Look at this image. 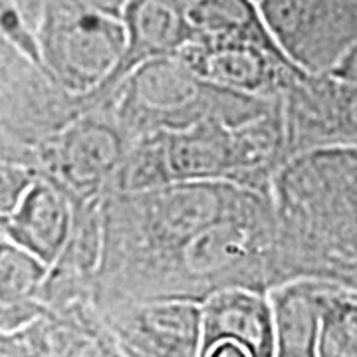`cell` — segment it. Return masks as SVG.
<instances>
[{
	"instance_id": "cell-6",
	"label": "cell",
	"mask_w": 357,
	"mask_h": 357,
	"mask_svg": "<svg viewBox=\"0 0 357 357\" xmlns=\"http://www.w3.org/2000/svg\"><path fill=\"white\" fill-rule=\"evenodd\" d=\"M96 306L126 357H199L203 310L189 300L96 296Z\"/></svg>"
},
{
	"instance_id": "cell-17",
	"label": "cell",
	"mask_w": 357,
	"mask_h": 357,
	"mask_svg": "<svg viewBox=\"0 0 357 357\" xmlns=\"http://www.w3.org/2000/svg\"><path fill=\"white\" fill-rule=\"evenodd\" d=\"M321 357H357V292L330 284L321 314Z\"/></svg>"
},
{
	"instance_id": "cell-14",
	"label": "cell",
	"mask_w": 357,
	"mask_h": 357,
	"mask_svg": "<svg viewBox=\"0 0 357 357\" xmlns=\"http://www.w3.org/2000/svg\"><path fill=\"white\" fill-rule=\"evenodd\" d=\"M48 274L40 258L0 236V316L24 324L46 314L40 294Z\"/></svg>"
},
{
	"instance_id": "cell-16",
	"label": "cell",
	"mask_w": 357,
	"mask_h": 357,
	"mask_svg": "<svg viewBox=\"0 0 357 357\" xmlns=\"http://www.w3.org/2000/svg\"><path fill=\"white\" fill-rule=\"evenodd\" d=\"M165 133H149L133 139L119 165L107 195H133L171 185ZM105 195V197H107Z\"/></svg>"
},
{
	"instance_id": "cell-3",
	"label": "cell",
	"mask_w": 357,
	"mask_h": 357,
	"mask_svg": "<svg viewBox=\"0 0 357 357\" xmlns=\"http://www.w3.org/2000/svg\"><path fill=\"white\" fill-rule=\"evenodd\" d=\"M36 34L48 74L77 98L102 88L126 50L123 20L56 2L44 8Z\"/></svg>"
},
{
	"instance_id": "cell-7",
	"label": "cell",
	"mask_w": 357,
	"mask_h": 357,
	"mask_svg": "<svg viewBox=\"0 0 357 357\" xmlns=\"http://www.w3.org/2000/svg\"><path fill=\"white\" fill-rule=\"evenodd\" d=\"M204 82L217 88L280 102L307 77L282 54L238 40L211 38L197 34L178 54Z\"/></svg>"
},
{
	"instance_id": "cell-22",
	"label": "cell",
	"mask_w": 357,
	"mask_h": 357,
	"mask_svg": "<svg viewBox=\"0 0 357 357\" xmlns=\"http://www.w3.org/2000/svg\"><path fill=\"white\" fill-rule=\"evenodd\" d=\"M199 357H255V354L236 340L220 337L213 344L203 345L199 351Z\"/></svg>"
},
{
	"instance_id": "cell-12",
	"label": "cell",
	"mask_w": 357,
	"mask_h": 357,
	"mask_svg": "<svg viewBox=\"0 0 357 357\" xmlns=\"http://www.w3.org/2000/svg\"><path fill=\"white\" fill-rule=\"evenodd\" d=\"M330 282L292 280L270 292L276 321L274 357H321V314Z\"/></svg>"
},
{
	"instance_id": "cell-15",
	"label": "cell",
	"mask_w": 357,
	"mask_h": 357,
	"mask_svg": "<svg viewBox=\"0 0 357 357\" xmlns=\"http://www.w3.org/2000/svg\"><path fill=\"white\" fill-rule=\"evenodd\" d=\"M189 13L197 34L238 40L266 50L282 52L256 0H199L189 4Z\"/></svg>"
},
{
	"instance_id": "cell-8",
	"label": "cell",
	"mask_w": 357,
	"mask_h": 357,
	"mask_svg": "<svg viewBox=\"0 0 357 357\" xmlns=\"http://www.w3.org/2000/svg\"><path fill=\"white\" fill-rule=\"evenodd\" d=\"M0 357H126L93 300L52 310L32 326L0 333Z\"/></svg>"
},
{
	"instance_id": "cell-23",
	"label": "cell",
	"mask_w": 357,
	"mask_h": 357,
	"mask_svg": "<svg viewBox=\"0 0 357 357\" xmlns=\"http://www.w3.org/2000/svg\"><path fill=\"white\" fill-rule=\"evenodd\" d=\"M332 77H335L342 84H347V86H357V46L349 52V56L333 72Z\"/></svg>"
},
{
	"instance_id": "cell-9",
	"label": "cell",
	"mask_w": 357,
	"mask_h": 357,
	"mask_svg": "<svg viewBox=\"0 0 357 357\" xmlns=\"http://www.w3.org/2000/svg\"><path fill=\"white\" fill-rule=\"evenodd\" d=\"M126 50L102 88L82 98L84 109L109 96L139 66L157 58L178 56L197 36L185 0H131L123 14Z\"/></svg>"
},
{
	"instance_id": "cell-11",
	"label": "cell",
	"mask_w": 357,
	"mask_h": 357,
	"mask_svg": "<svg viewBox=\"0 0 357 357\" xmlns=\"http://www.w3.org/2000/svg\"><path fill=\"white\" fill-rule=\"evenodd\" d=\"M203 340L201 347L220 337L244 344L255 357H274L276 321L268 292L230 288L213 294L201 304Z\"/></svg>"
},
{
	"instance_id": "cell-20",
	"label": "cell",
	"mask_w": 357,
	"mask_h": 357,
	"mask_svg": "<svg viewBox=\"0 0 357 357\" xmlns=\"http://www.w3.org/2000/svg\"><path fill=\"white\" fill-rule=\"evenodd\" d=\"M52 2L74 6V8H82V10L105 14V16H114V18L121 20L131 0H46V6L52 4Z\"/></svg>"
},
{
	"instance_id": "cell-13",
	"label": "cell",
	"mask_w": 357,
	"mask_h": 357,
	"mask_svg": "<svg viewBox=\"0 0 357 357\" xmlns=\"http://www.w3.org/2000/svg\"><path fill=\"white\" fill-rule=\"evenodd\" d=\"M173 183L229 181L232 169V129L217 121L165 133Z\"/></svg>"
},
{
	"instance_id": "cell-5",
	"label": "cell",
	"mask_w": 357,
	"mask_h": 357,
	"mask_svg": "<svg viewBox=\"0 0 357 357\" xmlns=\"http://www.w3.org/2000/svg\"><path fill=\"white\" fill-rule=\"evenodd\" d=\"M286 58L307 76H332L357 46V0H260Z\"/></svg>"
},
{
	"instance_id": "cell-18",
	"label": "cell",
	"mask_w": 357,
	"mask_h": 357,
	"mask_svg": "<svg viewBox=\"0 0 357 357\" xmlns=\"http://www.w3.org/2000/svg\"><path fill=\"white\" fill-rule=\"evenodd\" d=\"M0 40L10 44L14 50L20 52L30 62L46 70L44 60H42L38 34L28 24L16 0H0Z\"/></svg>"
},
{
	"instance_id": "cell-2",
	"label": "cell",
	"mask_w": 357,
	"mask_h": 357,
	"mask_svg": "<svg viewBox=\"0 0 357 357\" xmlns=\"http://www.w3.org/2000/svg\"><path fill=\"white\" fill-rule=\"evenodd\" d=\"M0 161L34 169V153L84 114L82 98L0 40Z\"/></svg>"
},
{
	"instance_id": "cell-1",
	"label": "cell",
	"mask_w": 357,
	"mask_h": 357,
	"mask_svg": "<svg viewBox=\"0 0 357 357\" xmlns=\"http://www.w3.org/2000/svg\"><path fill=\"white\" fill-rule=\"evenodd\" d=\"M213 93L215 86L181 56H167L139 66L109 96L89 107L109 109L129 137L137 139L211 121Z\"/></svg>"
},
{
	"instance_id": "cell-21",
	"label": "cell",
	"mask_w": 357,
	"mask_h": 357,
	"mask_svg": "<svg viewBox=\"0 0 357 357\" xmlns=\"http://www.w3.org/2000/svg\"><path fill=\"white\" fill-rule=\"evenodd\" d=\"M342 112L349 145H357V86L342 84Z\"/></svg>"
},
{
	"instance_id": "cell-24",
	"label": "cell",
	"mask_w": 357,
	"mask_h": 357,
	"mask_svg": "<svg viewBox=\"0 0 357 357\" xmlns=\"http://www.w3.org/2000/svg\"><path fill=\"white\" fill-rule=\"evenodd\" d=\"M187 4H195V2H199V0H185Z\"/></svg>"
},
{
	"instance_id": "cell-10",
	"label": "cell",
	"mask_w": 357,
	"mask_h": 357,
	"mask_svg": "<svg viewBox=\"0 0 357 357\" xmlns=\"http://www.w3.org/2000/svg\"><path fill=\"white\" fill-rule=\"evenodd\" d=\"M76 201L46 177H38L22 201L0 217V236L54 266L72 238Z\"/></svg>"
},
{
	"instance_id": "cell-4",
	"label": "cell",
	"mask_w": 357,
	"mask_h": 357,
	"mask_svg": "<svg viewBox=\"0 0 357 357\" xmlns=\"http://www.w3.org/2000/svg\"><path fill=\"white\" fill-rule=\"evenodd\" d=\"M133 139L105 107H89L34 153L40 177L60 185L74 201L103 199Z\"/></svg>"
},
{
	"instance_id": "cell-19",
	"label": "cell",
	"mask_w": 357,
	"mask_h": 357,
	"mask_svg": "<svg viewBox=\"0 0 357 357\" xmlns=\"http://www.w3.org/2000/svg\"><path fill=\"white\" fill-rule=\"evenodd\" d=\"M38 177V171L32 167L14 161H0V217L8 215L22 201L26 191Z\"/></svg>"
},
{
	"instance_id": "cell-25",
	"label": "cell",
	"mask_w": 357,
	"mask_h": 357,
	"mask_svg": "<svg viewBox=\"0 0 357 357\" xmlns=\"http://www.w3.org/2000/svg\"><path fill=\"white\" fill-rule=\"evenodd\" d=\"M256 2H260V0H256Z\"/></svg>"
}]
</instances>
